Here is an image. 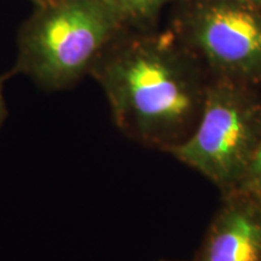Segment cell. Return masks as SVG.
Wrapping results in <instances>:
<instances>
[{
    "label": "cell",
    "instance_id": "obj_1",
    "mask_svg": "<svg viewBox=\"0 0 261 261\" xmlns=\"http://www.w3.org/2000/svg\"><path fill=\"white\" fill-rule=\"evenodd\" d=\"M127 138L168 152L200 117L211 75L172 31L127 29L90 70Z\"/></svg>",
    "mask_w": 261,
    "mask_h": 261
},
{
    "label": "cell",
    "instance_id": "obj_2",
    "mask_svg": "<svg viewBox=\"0 0 261 261\" xmlns=\"http://www.w3.org/2000/svg\"><path fill=\"white\" fill-rule=\"evenodd\" d=\"M127 29L103 0H47L19 31L11 74L27 75L46 91L70 89Z\"/></svg>",
    "mask_w": 261,
    "mask_h": 261
},
{
    "label": "cell",
    "instance_id": "obj_3",
    "mask_svg": "<svg viewBox=\"0 0 261 261\" xmlns=\"http://www.w3.org/2000/svg\"><path fill=\"white\" fill-rule=\"evenodd\" d=\"M260 143L259 89L211 76L194 130L167 154L203 175L223 195L237 190Z\"/></svg>",
    "mask_w": 261,
    "mask_h": 261
},
{
    "label": "cell",
    "instance_id": "obj_4",
    "mask_svg": "<svg viewBox=\"0 0 261 261\" xmlns=\"http://www.w3.org/2000/svg\"><path fill=\"white\" fill-rule=\"evenodd\" d=\"M172 32L212 77L261 87V6L248 0H180Z\"/></svg>",
    "mask_w": 261,
    "mask_h": 261
},
{
    "label": "cell",
    "instance_id": "obj_5",
    "mask_svg": "<svg viewBox=\"0 0 261 261\" xmlns=\"http://www.w3.org/2000/svg\"><path fill=\"white\" fill-rule=\"evenodd\" d=\"M192 261H261V211L250 195L223 194Z\"/></svg>",
    "mask_w": 261,
    "mask_h": 261
},
{
    "label": "cell",
    "instance_id": "obj_6",
    "mask_svg": "<svg viewBox=\"0 0 261 261\" xmlns=\"http://www.w3.org/2000/svg\"><path fill=\"white\" fill-rule=\"evenodd\" d=\"M121 17L129 29L146 31L166 5L173 0H103Z\"/></svg>",
    "mask_w": 261,
    "mask_h": 261
},
{
    "label": "cell",
    "instance_id": "obj_7",
    "mask_svg": "<svg viewBox=\"0 0 261 261\" xmlns=\"http://www.w3.org/2000/svg\"><path fill=\"white\" fill-rule=\"evenodd\" d=\"M261 190V143L236 191L254 192Z\"/></svg>",
    "mask_w": 261,
    "mask_h": 261
},
{
    "label": "cell",
    "instance_id": "obj_8",
    "mask_svg": "<svg viewBox=\"0 0 261 261\" xmlns=\"http://www.w3.org/2000/svg\"><path fill=\"white\" fill-rule=\"evenodd\" d=\"M3 83H4V77L0 76V127H2L3 122L5 121L6 114H8V110H6V104H5V98H4V89H3Z\"/></svg>",
    "mask_w": 261,
    "mask_h": 261
},
{
    "label": "cell",
    "instance_id": "obj_9",
    "mask_svg": "<svg viewBox=\"0 0 261 261\" xmlns=\"http://www.w3.org/2000/svg\"><path fill=\"white\" fill-rule=\"evenodd\" d=\"M246 194L250 195V197L253 198L254 202H255L257 207H259V210L261 211V190H257L254 192H246Z\"/></svg>",
    "mask_w": 261,
    "mask_h": 261
},
{
    "label": "cell",
    "instance_id": "obj_10",
    "mask_svg": "<svg viewBox=\"0 0 261 261\" xmlns=\"http://www.w3.org/2000/svg\"><path fill=\"white\" fill-rule=\"evenodd\" d=\"M32 2L35 3L37 5H41V4H44L45 2H47V0H32Z\"/></svg>",
    "mask_w": 261,
    "mask_h": 261
},
{
    "label": "cell",
    "instance_id": "obj_11",
    "mask_svg": "<svg viewBox=\"0 0 261 261\" xmlns=\"http://www.w3.org/2000/svg\"><path fill=\"white\" fill-rule=\"evenodd\" d=\"M248 2L254 3V4H257V5L261 6V0H248Z\"/></svg>",
    "mask_w": 261,
    "mask_h": 261
},
{
    "label": "cell",
    "instance_id": "obj_12",
    "mask_svg": "<svg viewBox=\"0 0 261 261\" xmlns=\"http://www.w3.org/2000/svg\"><path fill=\"white\" fill-rule=\"evenodd\" d=\"M162 261H167V260H162Z\"/></svg>",
    "mask_w": 261,
    "mask_h": 261
}]
</instances>
